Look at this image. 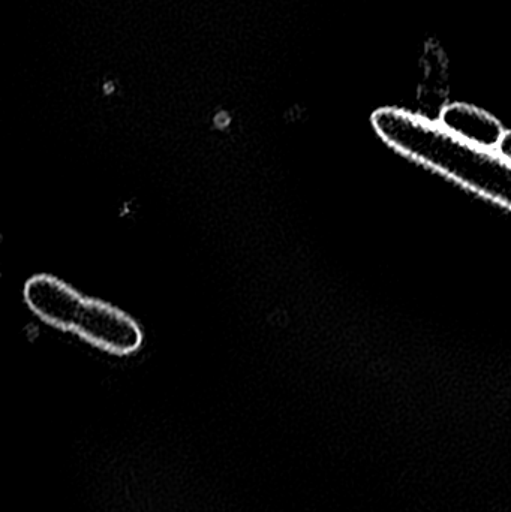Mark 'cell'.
<instances>
[{
    "instance_id": "obj_2",
    "label": "cell",
    "mask_w": 511,
    "mask_h": 512,
    "mask_svg": "<svg viewBox=\"0 0 511 512\" xmlns=\"http://www.w3.org/2000/svg\"><path fill=\"white\" fill-rule=\"evenodd\" d=\"M27 309L44 324L65 331L117 357L137 354L144 333L134 316L101 298L90 297L53 274H33L23 288Z\"/></svg>"
},
{
    "instance_id": "obj_4",
    "label": "cell",
    "mask_w": 511,
    "mask_h": 512,
    "mask_svg": "<svg viewBox=\"0 0 511 512\" xmlns=\"http://www.w3.org/2000/svg\"><path fill=\"white\" fill-rule=\"evenodd\" d=\"M497 152L511 164V131L504 132L500 144H498Z\"/></svg>"
},
{
    "instance_id": "obj_3",
    "label": "cell",
    "mask_w": 511,
    "mask_h": 512,
    "mask_svg": "<svg viewBox=\"0 0 511 512\" xmlns=\"http://www.w3.org/2000/svg\"><path fill=\"white\" fill-rule=\"evenodd\" d=\"M438 122L461 140L485 149L497 150L504 128L497 117L465 102H453L441 110Z\"/></svg>"
},
{
    "instance_id": "obj_1",
    "label": "cell",
    "mask_w": 511,
    "mask_h": 512,
    "mask_svg": "<svg viewBox=\"0 0 511 512\" xmlns=\"http://www.w3.org/2000/svg\"><path fill=\"white\" fill-rule=\"evenodd\" d=\"M371 120L381 140L402 155L511 210V164L497 150L461 140L440 122L402 108H380Z\"/></svg>"
}]
</instances>
